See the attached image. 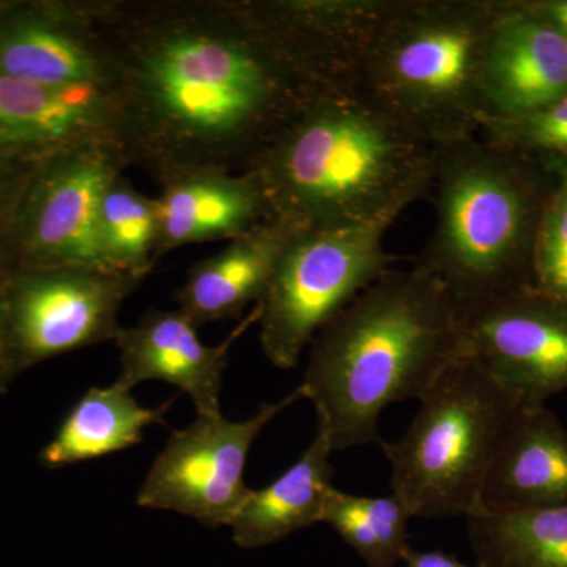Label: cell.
<instances>
[{"mask_svg":"<svg viewBox=\"0 0 567 567\" xmlns=\"http://www.w3.org/2000/svg\"><path fill=\"white\" fill-rule=\"evenodd\" d=\"M96 17L114 62L117 145L158 182L199 167L240 173L333 92L252 0H99Z\"/></svg>","mask_w":567,"mask_h":567,"instance_id":"obj_1","label":"cell"},{"mask_svg":"<svg viewBox=\"0 0 567 567\" xmlns=\"http://www.w3.org/2000/svg\"><path fill=\"white\" fill-rule=\"evenodd\" d=\"M309 347L300 390L333 451L380 445L383 410L420 401L466 354L456 306L415 265L386 271L324 323Z\"/></svg>","mask_w":567,"mask_h":567,"instance_id":"obj_2","label":"cell"},{"mask_svg":"<svg viewBox=\"0 0 567 567\" xmlns=\"http://www.w3.org/2000/svg\"><path fill=\"white\" fill-rule=\"evenodd\" d=\"M436 147L352 92H327L244 171L271 218L331 229L398 218L427 196Z\"/></svg>","mask_w":567,"mask_h":567,"instance_id":"obj_3","label":"cell"},{"mask_svg":"<svg viewBox=\"0 0 567 567\" xmlns=\"http://www.w3.org/2000/svg\"><path fill=\"white\" fill-rule=\"evenodd\" d=\"M555 174L481 136L436 147L435 229L415 267L464 317L533 287V248Z\"/></svg>","mask_w":567,"mask_h":567,"instance_id":"obj_4","label":"cell"},{"mask_svg":"<svg viewBox=\"0 0 567 567\" xmlns=\"http://www.w3.org/2000/svg\"><path fill=\"white\" fill-rule=\"evenodd\" d=\"M496 10L498 0H398L350 92L434 147L477 136Z\"/></svg>","mask_w":567,"mask_h":567,"instance_id":"obj_5","label":"cell"},{"mask_svg":"<svg viewBox=\"0 0 567 567\" xmlns=\"http://www.w3.org/2000/svg\"><path fill=\"white\" fill-rule=\"evenodd\" d=\"M520 409L470 354L450 365L420 399V410L395 442L382 440L391 491L412 517H470L507 425Z\"/></svg>","mask_w":567,"mask_h":567,"instance_id":"obj_6","label":"cell"},{"mask_svg":"<svg viewBox=\"0 0 567 567\" xmlns=\"http://www.w3.org/2000/svg\"><path fill=\"white\" fill-rule=\"evenodd\" d=\"M394 221L293 235L259 303L260 344L271 364L293 369L320 328L391 270L383 240Z\"/></svg>","mask_w":567,"mask_h":567,"instance_id":"obj_7","label":"cell"},{"mask_svg":"<svg viewBox=\"0 0 567 567\" xmlns=\"http://www.w3.org/2000/svg\"><path fill=\"white\" fill-rule=\"evenodd\" d=\"M128 167L115 142H84L41 159L0 252L11 267L110 270L99 246L102 197Z\"/></svg>","mask_w":567,"mask_h":567,"instance_id":"obj_8","label":"cell"},{"mask_svg":"<svg viewBox=\"0 0 567 567\" xmlns=\"http://www.w3.org/2000/svg\"><path fill=\"white\" fill-rule=\"evenodd\" d=\"M305 399L300 386L281 401L260 405L244 421L199 416L174 431L137 492L136 505L196 518L205 527H230L252 488L245 466L257 436L287 406Z\"/></svg>","mask_w":567,"mask_h":567,"instance_id":"obj_9","label":"cell"},{"mask_svg":"<svg viewBox=\"0 0 567 567\" xmlns=\"http://www.w3.org/2000/svg\"><path fill=\"white\" fill-rule=\"evenodd\" d=\"M141 282L91 267H11V339L21 374L51 358L114 342L122 305Z\"/></svg>","mask_w":567,"mask_h":567,"instance_id":"obj_10","label":"cell"},{"mask_svg":"<svg viewBox=\"0 0 567 567\" xmlns=\"http://www.w3.org/2000/svg\"><path fill=\"white\" fill-rule=\"evenodd\" d=\"M466 354L476 360L520 409L546 406L567 391V303L535 287L462 317Z\"/></svg>","mask_w":567,"mask_h":567,"instance_id":"obj_11","label":"cell"},{"mask_svg":"<svg viewBox=\"0 0 567 567\" xmlns=\"http://www.w3.org/2000/svg\"><path fill=\"white\" fill-rule=\"evenodd\" d=\"M99 0H0V76L112 93Z\"/></svg>","mask_w":567,"mask_h":567,"instance_id":"obj_12","label":"cell"},{"mask_svg":"<svg viewBox=\"0 0 567 567\" xmlns=\"http://www.w3.org/2000/svg\"><path fill=\"white\" fill-rule=\"evenodd\" d=\"M256 305L219 346H205L197 327L181 311L152 309L140 322L121 328L114 344L121 353V374L115 383L132 391L148 380H162L192 398L199 416H219L223 374L230 347L251 324L259 323Z\"/></svg>","mask_w":567,"mask_h":567,"instance_id":"obj_13","label":"cell"},{"mask_svg":"<svg viewBox=\"0 0 567 567\" xmlns=\"http://www.w3.org/2000/svg\"><path fill=\"white\" fill-rule=\"evenodd\" d=\"M565 95L566 37L518 0H498L484 54L483 117H518Z\"/></svg>","mask_w":567,"mask_h":567,"instance_id":"obj_14","label":"cell"},{"mask_svg":"<svg viewBox=\"0 0 567 567\" xmlns=\"http://www.w3.org/2000/svg\"><path fill=\"white\" fill-rule=\"evenodd\" d=\"M306 69L331 91L350 92L358 66L398 0H252Z\"/></svg>","mask_w":567,"mask_h":567,"instance_id":"obj_15","label":"cell"},{"mask_svg":"<svg viewBox=\"0 0 567 567\" xmlns=\"http://www.w3.org/2000/svg\"><path fill=\"white\" fill-rule=\"evenodd\" d=\"M115 126L110 92L0 76V155L43 159L84 142L117 144Z\"/></svg>","mask_w":567,"mask_h":567,"instance_id":"obj_16","label":"cell"},{"mask_svg":"<svg viewBox=\"0 0 567 567\" xmlns=\"http://www.w3.org/2000/svg\"><path fill=\"white\" fill-rule=\"evenodd\" d=\"M159 185L156 262L182 246L234 240L271 218L262 188L248 171L199 167Z\"/></svg>","mask_w":567,"mask_h":567,"instance_id":"obj_17","label":"cell"},{"mask_svg":"<svg viewBox=\"0 0 567 567\" xmlns=\"http://www.w3.org/2000/svg\"><path fill=\"white\" fill-rule=\"evenodd\" d=\"M298 230L293 224L270 218L194 264L177 293L178 311L197 328L240 319L248 306L262 301L284 249Z\"/></svg>","mask_w":567,"mask_h":567,"instance_id":"obj_18","label":"cell"},{"mask_svg":"<svg viewBox=\"0 0 567 567\" xmlns=\"http://www.w3.org/2000/svg\"><path fill=\"white\" fill-rule=\"evenodd\" d=\"M566 505L567 431L547 406L518 409L488 470L481 511Z\"/></svg>","mask_w":567,"mask_h":567,"instance_id":"obj_19","label":"cell"},{"mask_svg":"<svg viewBox=\"0 0 567 567\" xmlns=\"http://www.w3.org/2000/svg\"><path fill=\"white\" fill-rule=\"evenodd\" d=\"M330 440L317 425L311 445L289 470L262 488H252L230 529L241 548L271 546L295 532L322 524L336 491Z\"/></svg>","mask_w":567,"mask_h":567,"instance_id":"obj_20","label":"cell"},{"mask_svg":"<svg viewBox=\"0 0 567 567\" xmlns=\"http://www.w3.org/2000/svg\"><path fill=\"white\" fill-rule=\"evenodd\" d=\"M171 404L173 401L148 409L137 404L132 391L117 383L93 386L43 447L40 462L47 468L58 470L140 445L145 429L163 423L164 412Z\"/></svg>","mask_w":567,"mask_h":567,"instance_id":"obj_21","label":"cell"},{"mask_svg":"<svg viewBox=\"0 0 567 567\" xmlns=\"http://www.w3.org/2000/svg\"><path fill=\"white\" fill-rule=\"evenodd\" d=\"M466 524L476 563L484 567H567V505L480 511Z\"/></svg>","mask_w":567,"mask_h":567,"instance_id":"obj_22","label":"cell"},{"mask_svg":"<svg viewBox=\"0 0 567 567\" xmlns=\"http://www.w3.org/2000/svg\"><path fill=\"white\" fill-rule=\"evenodd\" d=\"M158 205L121 175L107 186L99 212V246L112 271L144 281L155 267Z\"/></svg>","mask_w":567,"mask_h":567,"instance_id":"obj_23","label":"cell"},{"mask_svg":"<svg viewBox=\"0 0 567 567\" xmlns=\"http://www.w3.org/2000/svg\"><path fill=\"white\" fill-rule=\"evenodd\" d=\"M404 503L386 496L346 494L336 488L324 507L322 524L344 539L368 567H395L409 550V522Z\"/></svg>","mask_w":567,"mask_h":567,"instance_id":"obj_24","label":"cell"},{"mask_svg":"<svg viewBox=\"0 0 567 567\" xmlns=\"http://www.w3.org/2000/svg\"><path fill=\"white\" fill-rule=\"evenodd\" d=\"M477 136L554 174L567 167V95L518 117H483Z\"/></svg>","mask_w":567,"mask_h":567,"instance_id":"obj_25","label":"cell"},{"mask_svg":"<svg viewBox=\"0 0 567 567\" xmlns=\"http://www.w3.org/2000/svg\"><path fill=\"white\" fill-rule=\"evenodd\" d=\"M554 174L533 248V287L567 303V167Z\"/></svg>","mask_w":567,"mask_h":567,"instance_id":"obj_26","label":"cell"},{"mask_svg":"<svg viewBox=\"0 0 567 567\" xmlns=\"http://www.w3.org/2000/svg\"><path fill=\"white\" fill-rule=\"evenodd\" d=\"M40 162L28 156L0 155V248Z\"/></svg>","mask_w":567,"mask_h":567,"instance_id":"obj_27","label":"cell"},{"mask_svg":"<svg viewBox=\"0 0 567 567\" xmlns=\"http://www.w3.org/2000/svg\"><path fill=\"white\" fill-rule=\"evenodd\" d=\"M11 265L0 252V394L9 390L10 383L21 374L11 339L9 278Z\"/></svg>","mask_w":567,"mask_h":567,"instance_id":"obj_28","label":"cell"},{"mask_svg":"<svg viewBox=\"0 0 567 567\" xmlns=\"http://www.w3.org/2000/svg\"><path fill=\"white\" fill-rule=\"evenodd\" d=\"M529 13L546 21L567 39V0H518Z\"/></svg>","mask_w":567,"mask_h":567,"instance_id":"obj_29","label":"cell"},{"mask_svg":"<svg viewBox=\"0 0 567 567\" xmlns=\"http://www.w3.org/2000/svg\"><path fill=\"white\" fill-rule=\"evenodd\" d=\"M405 567H484L476 563V565H466L461 561L456 555L446 554L440 550H415L410 547L402 558Z\"/></svg>","mask_w":567,"mask_h":567,"instance_id":"obj_30","label":"cell"}]
</instances>
